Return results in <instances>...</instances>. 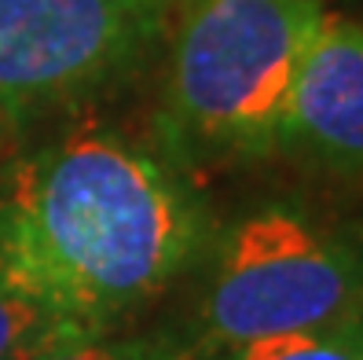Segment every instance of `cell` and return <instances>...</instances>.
Instances as JSON below:
<instances>
[{"instance_id": "1", "label": "cell", "mask_w": 363, "mask_h": 360, "mask_svg": "<svg viewBox=\"0 0 363 360\" xmlns=\"http://www.w3.org/2000/svg\"><path fill=\"white\" fill-rule=\"evenodd\" d=\"M199 246L195 195L118 136L52 143L18 162L0 192V261L89 334L158 298Z\"/></svg>"}, {"instance_id": "2", "label": "cell", "mask_w": 363, "mask_h": 360, "mask_svg": "<svg viewBox=\"0 0 363 360\" xmlns=\"http://www.w3.org/2000/svg\"><path fill=\"white\" fill-rule=\"evenodd\" d=\"M327 18L319 0H180L165 81L173 143L202 158L279 151L297 67Z\"/></svg>"}, {"instance_id": "3", "label": "cell", "mask_w": 363, "mask_h": 360, "mask_svg": "<svg viewBox=\"0 0 363 360\" xmlns=\"http://www.w3.org/2000/svg\"><path fill=\"white\" fill-rule=\"evenodd\" d=\"M363 312V246L294 206H264L220 239L199 302L209 346L315 331Z\"/></svg>"}, {"instance_id": "4", "label": "cell", "mask_w": 363, "mask_h": 360, "mask_svg": "<svg viewBox=\"0 0 363 360\" xmlns=\"http://www.w3.org/2000/svg\"><path fill=\"white\" fill-rule=\"evenodd\" d=\"M169 0H0V111H40L111 81L162 33Z\"/></svg>"}, {"instance_id": "5", "label": "cell", "mask_w": 363, "mask_h": 360, "mask_svg": "<svg viewBox=\"0 0 363 360\" xmlns=\"http://www.w3.org/2000/svg\"><path fill=\"white\" fill-rule=\"evenodd\" d=\"M279 147L330 173L363 177V23H323L297 67Z\"/></svg>"}, {"instance_id": "6", "label": "cell", "mask_w": 363, "mask_h": 360, "mask_svg": "<svg viewBox=\"0 0 363 360\" xmlns=\"http://www.w3.org/2000/svg\"><path fill=\"white\" fill-rule=\"evenodd\" d=\"M96 338L59 309H52L33 287H26L0 261V360H37L59 346Z\"/></svg>"}, {"instance_id": "7", "label": "cell", "mask_w": 363, "mask_h": 360, "mask_svg": "<svg viewBox=\"0 0 363 360\" xmlns=\"http://www.w3.org/2000/svg\"><path fill=\"white\" fill-rule=\"evenodd\" d=\"M231 360H363V312L330 327L231 346Z\"/></svg>"}, {"instance_id": "8", "label": "cell", "mask_w": 363, "mask_h": 360, "mask_svg": "<svg viewBox=\"0 0 363 360\" xmlns=\"http://www.w3.org/2000/svg\"><path fill=\"white\" fill-rule=\"evenodd\" d=\"M37 360H173L158 342H103V338H81V342L59 346Z\"/></svg>"}]
</instances>
